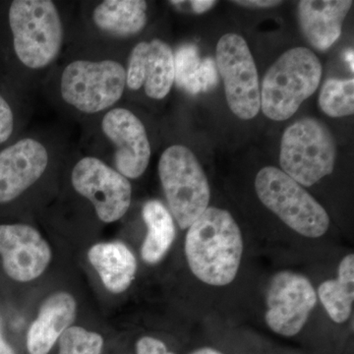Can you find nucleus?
<instances>
[{
    "mask_svg": "<svg viewBox=\"0 0 354 354\" xmlns=\"http://www.w3.org/2000/svg\"><path fill=\"white\" fill-rule=\"evenodd\" d=\"M102 335L82 327H69L60 335L59 354H101Z\"/></svg>",
    "mask_w": 354,
    "mask_h": 354,
    "instance_id": "4be33fe9",
    "label": "nucleus"
},
{
    "mask_svg": "<svg viewBox=\"0 0 354 354\" xmlns=\"http://www.w3.org/2000/svg\"><path fill=\"white\" fill-rule=\"evenodd\" d=\"M95 24L102 31L127 37L138 34L147 23V2L142 0H106L95 7Z\"/></svg>",
    "mask_w": 354,
    "mask_h": 354,
    "instance_id": "a211bd4d",
    "label": "nucleus"
},
{
    "mask_svg": "<svg viewBox=\"0 0 354 354\" xmlns=\"http://www.w3.org/2000/svg\"><path fill=\"white\" fill-rule=\"evenodd\" d=\"M191 7L193 11L196 13H204L211 9L212 7L215 6L216 1H211V0H194L190 1Z\"/></svg>",
    "mask_w": 354,
    "mask_h": 354,
    "instance_id": "cd10ccee",
    "label": "nucleus"
},
{
    "mask_svg": "<svg viewBox=\"0 0 354 354\" xmlns=\"http://www.w3.org/2000/svg\"><path fill=\"white\" fill-rule=\"evenodd\" d=\"M74 189L94 205L104 223H114L127 214L131 204L132 187L127 177L99 158L87 157L72 171Z\"/></svg>",
    "mask_w": 354,
    "mask_h": 354,
    "instance_id": "9d476101",
    "label": "nucleus"
},
{
    "mask_svg": "<svg viewBox=\"0 0 354 354\" xmlns=\"http://www.w3.org/2000/svg\"><path fill=\"white\" fill-rule=\"evenodd\" d=\"M201 59L195 44L181 46L174 55V81L179 87L185 88L196 74Z\"/></svg>",
    "mask_w": 354,
    "mask_h": 354,
    "instance_id": "5701e85b",
    "label": "nucleus"
},
{
    "mask_svg": "<svg viewBox=\"0 0 354 354\" xmlns=\"http://www.w3.org/2000/svg\"><path fill=\"white\" fill-rule=\"evenodd\" d=\"M102 131L115 145V165L127 178H138L145 172L151 146L145 127L127 109H113L104 115Z\"/></svg>",
    "mask_w": 354,
    "mask_h": 354,
    "instance_id": "f8f14e48",
    "label": "nucleus"
},
{
    "mask_svg": "<svg viewBox=\"0 0 354 354\" xmlns=\"http://www.w3.org/2000/svg\"><path fill=\"white\" fill-rule=\"evenodd\" d=\"M353 4L351 0L298 2V22L305 39L317 50H329L341 36Z\"/></svg>",
    "mask_w": 354,
    "mask_h": 354,
    "instance_id": "2eb2a0df",
    "label": "nucleus"
},
{
    "mask_svg": "<svg viewBox=\"0 0 354 354\" xmlns=\"http://www.w3.org/2000/svg\"><path fill=\"white\" fill-rule=\"evenodd\" d=\"M158 176L172 216L186 230L209 208L211 190L206 174L187 147L174 145L162 153Z\"/></svg>",
    "mask_w": 354,
    "mask_h": 354,
    "instance_id": "423d86ee",
    "label": "nucleus"
},
{
    "mask_svg": "<svg viewBox=\"0 0 354 354\" xmlns=\"http://www.w3.org/2000/svg\"><path fill=\"white\" fill-rule=\"evenodd\" d=\"M14 128L12 109L2 95H0V144L10 138Z\"/></svg>",
    "mask_w": 354,
    "mask_h": 354,
    "instance_id": "393cba45",
    "label": "nucleus"
},
{
    "mask_svg": "<svg viewBox=\"0 0 354 354\" xmlns=\"http://www.w3.org/2000/svg\"><path fill=\"white\" fill-rule=\"evenodd\" d=\"M75 299L60 291L46 298L39 315L28 330L27 348L30 354H48L58 337L68 329L76 317Z\"/></svg>",
    "mask_w": 354,
    "mask_h": 354,
    "instance_id": "dca6fc26",
    "label": "nucleus"
},
{
    "mask_svg": "<svg viewBox=\"0 0 354 354\" xmlns=\"http://www.w3.org/2000/svg\"><path fill=\"white\" fill-rule=\"evenodd\" d=\"M167 354H174V353H167Z\"/></svg>",
    "mask_w": 354,
    "mask_h": 354,
    "instance_id": "2f4dec72",
    "label": "nucleus"
},
{
    "mask_svg": "<svg viewBox=\"0 0 354 354\" xmlns=\"http://www.w3.org/2000/svg\"><path fill=\"white\" fill-rule=\"evenodd\" d=\"M14 50L25 66L41 69L59 53L64 28L57 6L50 0H15L9 9Z\"/></svg>",
    "mask_w": 354,
    "mask_h": 354,
    "instance_id": "7ed1b4c3",
    "label": "nucleus"
},
{
    "mask_svg": "<svg viewBox=\"0 0 354 354\" xmlns=\"http://www.w3.org/2000/svg\"><path fill=\"white\" fill-rule=\"evenodd\" d=\"M218 69H216L215 60L212 58H205L202 60L196 74L184 90L192 95L207 92L218 84Z\"/></svg>",
    "mask_w": 354,
    "mask_h": 354,
    "instance_id": "b1692460",
    "label": "nucleus"
},
{
    "mask_svg": "<svg viewBox=\"0 0 354 354\" xmlns=\"http://www.w3.org/2000/svg\"><path fill=\"white\" fill-rule=\"evenodd\" d=\"M186 260L206 285L225 286L236 278L243 254L241 230L227 209L209 207L186 234Z\"/></svg>",
    "mask_w": 354,
    "mask_h": 354,
    "instance_id": "f257e3e1",
    "label": "nucleus"
},
{
    "mask_svg": "<svg viewBox=\"0 0 354 354\" xmlns=\"http://www.w3.org/2000/svg\"><path fill=\"white\" fill-rule=\"evenodd\" d=\"M317 292L304 274L291 271L277 272L268 286V327L283 337H295L308 321L316 306Z\"/></svg>",
    "mask_w": 354,
    "mask_h": 354,
    "instance_id": "1a4fd4ad",
    "label": "nucleus"
},
{
    "mask_svg": "<svg viewBox=\"0 0 354 354\" xmlns=\"http://www.w3.org/2000/svg\"><path fill=\"white\" fill-rule=\"evenodd\" d=\"M255 190L260 201L297 234L319 239L329 230L327 211L278 167L261 169L256 176Z\"/></svg>",
    "mask_w": 354,
    "mask_h": 354,
    "instance_id": "20e7f679",
    "label": "nucleus"
},
{
    "mask_svg": "<svg viewBox=\"0 0 354 354\" xmlns=\"http://www.w3.org/2000/svg\"><path fill=\"white\" fill-rule=\"evenodd\" d=\"M346 60L348 62L349 67L351 68V71H353V50H348L346 53Z\"/></svg>",
    "mask_w": 354,
    "mask_h": 354,
    "instance_id": "7c9ffc66",
    "label": "nucleus"
},
{
    "mask_svg": "<svg viewBox=\"0 0 354 354\" xmlns=\"http://www.w3.org/2000/svg\"><path fill=\"white\" fill-rule=\"evenodd\" d=\"M127 85V70L113 60H76L65 67L62 95L86 113H100L120 101Z\"/></svg>",
    "mask_w": 354,
    "mask_h": 354,
    "instance_id": "0eeeda50",
    "label": "nucleus"
},
{
    "mask_svg": "<svg viewBox=\"0 0 354 354\" xmlns=\"http://www.w3.org/2000/svg\"><path fill=\"white\" fill-rule=\"evenodd\" d=\"M0 255L7 276L20 283L38 279L51 260V249L36 228L0 225Z\"/></svg>",
    "mask_w": 354,
    "mask_h": 354,
    "instance_id": "9b49d317",
    "label": "nucleus"
},
{
    "mask_svg": "<svg viewBox=\"0 0 354 354\" xmlns=\"http://www.w3.org/2000/svg\"><path fill=\"white\" fill-rule=\"evenodd\" d=\"M216 65L230 111L241 120H252L261 109L260 85L245 39L237 34L223 35L216 44Z\"/></svg>",
    "mask_w": 354,
    "mask_h": 354,
    "instance_id": "6e6552de",
    "label": "nucleus"
},
{
    "mask_svg": "<svg viewBox=\"0 0 354 354\" xmlns=\"http://www.w3.org/2000/svg\"><path fill=\"white\" fill-rule=\"evenodd\" d=\"M324 308L337 324L348 320L354 300V255L348 254L341 261L337 278L324 281L317 291Z\"/></svg>",
    "mask_w": 354,
    "mask_h": 354,
    "instance_id": "aec40b11",
    "label": "nucleus"
},
{
    "mask_svg": "<svg viewBox=\"0 0 354 354\" xmlns=\"http://www.w3.org/2000/svg\"><path fill=\"white\" fill-rule=\"evenodd\" d=\"M88 259L100 274L106 290L121 293L134 281L137 261L122 242H102L91 247Z\"/></svg>",
    "mask_w": 354,
    "mask_h": 354,
    "instance_id": "f3484780",
    "label": "nucleus"
},
{
    "mask_svg": "<svg viewBox=\"0 0 354 354\" xmlns=\"http://www.w3.org/2000/svg\"><path fill=\"white\" fill-rule=\"evenodd\" d=\"M234 2L239 6L257 7V8H268V7L277 6L283 3L281 1H272V0H247V1L241 0V1Z\"/></svg>",
    "mask_w": 354,
    "mask_h": 354,
    "instance_id": "bb28decb",
    "label": "nucleus"
},
{
    "mask_svg": "<svg viewBox=\"0 0 354 354\" xmlns=\"http://www.w3.org/2000/svg\"><path fill=\"white\" fill-rule=\"evenodd\" d=\"M319 106L330 118H344L354 113L353 78L329 79L321 88Z\"/></svg>",
    "mask_w": 354,
    "mask_h": 354,
    "instance_id": "412c9836",
    "label": "nucleus"
},
{
    "mask_svg": "<svg viewBox=\"0 0 354 354\" xmlns=\"http://www.w3.org/2000/svg\"><path fill=\"white\" fill-rule=\"evenodd\" d=\"M0 354H15L12 348L7 344L0 329Z\"/></svg>",
    "mask_w": 354,
    "mask_h": 354,
    "instance_id": "c85d7f7f",
    "label": "nucleus"
},
{
    "mask_svg": "<svg viewBox=\"0 0 354 354\" xmlns=\"http://www.w3.org/2000/svg\"><path fill=\"white\" fill-rule=\"evenodd\" d=\"M190 354H223L218 349H215L213 348H202L197 349V351H193L192 353Z\"/></svg>",
    "mask_w": 354,
    "mask_h": 354,
    "instance_id": "c756f323",
    "label": "nucleus"
},
{
    "mask_svg": "<svg viewBox=\"0 0 354 354\" xmlns=\"http://www.w3.org/2000/svg\"><path fill=\"white\" fill-rule=\"evenodd\" d=\"M174 83V53L160 39L141 41L133 48L127 70V85L131 90L145 88L151 99L162 100Z\"/></svg>",
    "mask_w": 354,
    "mask_h": 354,
    "instance_id": "ddd939ff",
    "label": "nucleus"
},
{
    "mask_svg": "<svg viewBox=\"0 0 354 354\" xmlns=\"http://www.w3.org/2000/svg\"><path fill=\"white\" fill-rule=\"evenodd\" d=\"M48 153L37 140L26 138L0 152V204L20 196L43 176Z\"/></svg>",
    "mask_w": 354,
    "mask_h": 354,
    "instance_id": "4468645a",
    "label": "nucleus"
},
{
    "mask_svg": "<svg viewBox=\"0 0 354 354\" xmlns=\"http://www.w3.org/2000/svg\"><path fill=\"white\" fill-rule=\"evenodd\" d=\"M142 216L148 227L141 248L142 258L148 264L155 265L165 257L174 243L176 225L169 209L158 200L147 202Z\"/></svg>",
    "mask_w": 354,
    "mask_h": 354,
    "instance_id": "6ab92c4d",
    "label": "nucleus"
},
{
    "mask_svg": "<svg viewBox=\"0 0 354 354\" xmlns=\"http://www.w3.org/2000/svg\"><path fill=\"white\" fill-rule=\"evenodd\" d=\"M337 144L322 121L305 118L286 128L281 142V171L301 186L314 185L334 171Z\"/></svg>",
    "mask_w": 354,
    "mask_h": 354,
    "instance_id": "39448f33",
    "label": "nucleus"
},
{
    "mask_svg": "<svg viewBox=\"0 0 354 354\" xmlns=\"http://www.w3.org/2000/svg\"><path fill=\"white\" fill-rule=\"evenodd\" d=\"M322 71L320 60L309 48L286 50L263 79L260 90L263 113L274 121L290 118L316 92Z\"/></svg>",
    "mask_w": 354,
    "mask_h": 354,
    "instance_id": "f03ea898",
    "label": "nucleus"
},
{
    "mask_svg": "<svg viewBox=\"0 0 354 354\" xmlns=\"http://www.w3.org/2000/svg\"><path fill=\"white\" fill-rule=\"evenodd\" d=\"M137 354H167L165 344L152 337H143L137 342Z\"/></svg>",
    "mask_w": 354,
    "mask_h": 354,
    "instance_id": "a878e982",
    "label": "nucleus"
}]
</instances>
